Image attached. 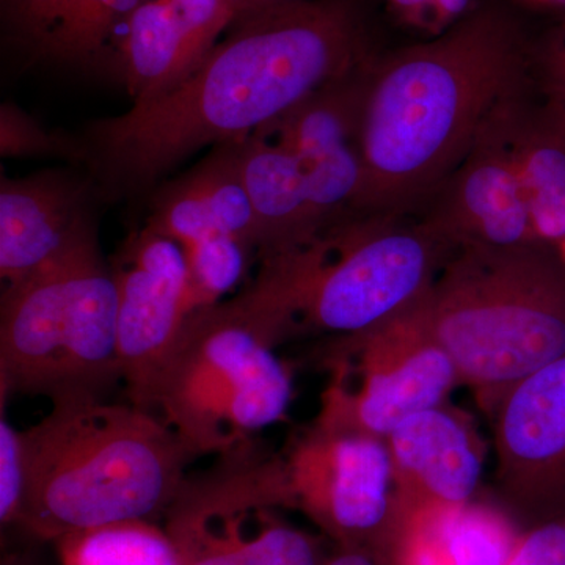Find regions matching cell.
<instances>
[{
  "instance_id": "obj_1",
  "label": "cell",
  "mask_w": 565,
  "mask_h": 565,
  "mask_svg": "<svg viewBox=\"0 0 565 565\" xmlns=\"http://www.w3.org/2000/svg\"><path fill=\"white\" fill-rule=\"evenodd\" d=\"M226 32L178 87L85 128L82 163L99 193L151 195L195 152L262 131L371 57L355 0H289Z\"/></svg>"
},
{
  "instance_id": "obj_2",
  "label": "cell",
  "mask_w": 565,
  "mask_h": 565,
  "mask_svg": "<svg viewBox=\"0 0 565 565\" xmlns=\"http://www.w3.org/2000/svg\"><path fill=\"white\" fill-rule=\"evenodd\" d=\"M525 36L478 9L434 40L371 62L359 151L362 214H418L501 103L527 82Z\"/></svg>"
},
{
  "instance_id": "obj_3",
  "label": "cell",
  "mask_w": 565,
  "mask_h": 565,
  "mask_svg": "<svg viewBox=\"0 0 565 565\" xmlns=\"http://www.w3.org/2000/svg\"><path fill=\"white\" fill-rule=\"evenodd\" d=\"M20 522L39 541L166 515L199 455L145 408L106 399L52 403L21 430Z\"/></svg>"
},
{
  "instance_id": "obj_4",
  "label": "cell",
  "mask_w": 565,
  "mask_h": 565,
  "mask_svg": "<svg viewBox=\"0 0 565 565\" xmlns=\"http://www.w3.org/2000/svg\"><path fill=\"white\" fill-rule=\"evenodd\" d=\"M407 217L352 214L264 259L245 292L278 344L366 332L415 307L457 247L423 217Z\"/></svg>"
},
{
  "instance_id": "obj_5",
  "label": "cell",
  "mask_w": 565,
  "mask_h": 565,
  "mask_svg": "<svg viewBox=\"0 0 565 565\" xmlns=\"http://www.w3.org/2000/svg\"><path fill=\"white\" fill-rule=\"evenodd\" d=\"M492 412L512 386L565 355V259L553 245H462L414 307Z\"/></svg>"
},
{
  "instance_id": "obj_6",
  "label": "cell",
  "mask_w": 565,
  "mask_h": 565,
  "mask_svg": "<svg viewBox=\"0 0 565 565\" xmlns=\"http://www.w3.org/2000/svg\"><path fill=\"white\" fill-rule=\"evenodd\" d=\"M118 291L98 236L3 285L0 396L104 399L121 382Z\"/></svg>"
},
{
  "instance_id": "obj_7",
  "label": "cell",
  "mask_w": 565,
  "mask_h": 565,
  "mask_svg": "<svg viewBox=\"0 0 565 565\" xmlns=\"http://www.w3.org/2000/svg\"><path fill=\"white\" fill-rule=\"evenodd\" d=\"M243 292L192 311L152 384L148 412L199 456L225 455L285 422L292 377Z\"/></svg>"
},
{
  "instance_id": "obj_8",
  "label": "cell",
  "mask_w": 565,
  "mask_h": 565,
  "mask_svg": "<svg viewBox=\"0 0 565 565\" xmlns=\"http://www.w3.org/2000/svg\"><path fill=\"white\" fill-rule=\"evenodd\" d=\"M192 478L166 512V530L184 565H322L318 542L282 522L288 508L280 456L252 441L218 456Z\"/></svg>"
},
{
  "instance_id": "obj_9",
  "label": "cell",
  "mask_w": 565,
  "mask_h": 565,
  "mask_svg": "<svg viewBox=\"0 0 565 565\" xmlns=\"http://www.w3.org/2000/svg\"><path fill=\"white\" fill-rule=\"evenodd\" d=\"M329 382L315 424L385 438L405 419L444 405L459 374L414 307L366 332L333 338Z\"/></svg>"
},
{
  "instance_id": "obj_10",
  "label": "cell",
  "mask_w": 565,
  "mask_h": 565,
  "mask_svg": "<svg viewBox=\"0 0 565 565\" xmlns=\"http://www.w3.org/2000/svg\"><path fill=\"white\" fill-rule=\"evenodd\" d=\"M288 508L307 515L340 550L379 556L401 522L384 438L311 424L280 455Z\"/></svg>"
},
{
  "instance_id": "obj_11",
  "label": "cell",
  "mask_w": 565,
  "mask_h": 565,
  "mask_svg": "<svg viewBox=\"0 0 565 565\" xmlns=\"http://www.w3.org/2000/svg\"><path fill=\"white\" fill-rule=\"evenodd\" d=\"M110 266L121 382L129 403L148 411L152 384L192 313L188 264L180 244L145 225L126 237Z\"/></svg>"
},
{
  "instance_id": "obj_12",
  "label": "cell",
  "mask_w": 565,
  "mask_h": 565,
  "mask_svg": "<svg viewBox=\"0 0 565 565\" xmlns=\"http://www.w3.org/2000/svg\"><path fill=\"white\" fill-rule=\"evenodd\" d=\"M490 414L504 503L534 525L565 515V355L512 386Z\"/></svg>"
},
{
  "instance_id": "obj_13",
  "label": "cell",
  "mask_w": 565,
  "mask_h": 565,
  "mask_svg": "<svg viewBox=\"0 0 565 565\" xmlns=\"http://www.w3.org/2000/svg\"><path fill=\"white\" fill-rule=\"evenodd\" d=\"M512 95L490 114L463 161L418 212L456 247H514L539 241L509 140Z\"/></svg>"
},
{
  "instance_id": "obj_14",
  "label": "cell",
  "mask_w": 565,
  "mask_h": 565,
  "mask_svg": "<svg viewBox=\"0 0 565 565\" xmlns=\"http://www.w3.org/2000/svg\"><path fill=\"white\" fill-rule=\"evenodd\" d=\"M93 178L46 170L0 181V278L22 280L96 236Z\"/></svg>"
},
{
  "instance_id": "obj_15",
  "label": "cell",
  "mask_w": 565,
  "mask_h": 565,
  "mask_svg": "<svg viewBox=\"0 0 565 565\" xmlns=\"http://www.w3.org/2000/svg\"><path fill=\"white\" fill-rule=\"evenodd\" d=\"M392 455L401 516L473 503L482 452L473 430L444 405L405 419L385 438Z\"/></svg>"
},
{
  "instance_id": "obj_16",
  "label": "cell",
  "mask_w": 565,
  "mask_h": 565,
  "mask_svg": "<svg viewBox=\"0 0 565 565\" xmlns=\"http://www.w3.org/2000/svg\"><path fill=\"white\" fill-rule=\"evenodd\" d=\"M143 0H0L3 36L29 65L98 71Z\"/></svg>"
},
{
  "instance_id": "obj_17",
  "label": "cell",
  "mask_w": 565,
  "mask_h": 565,
  "mask_svg": "<svg viewBox=\"0 0 565 565\" xmlns=\"http://www.w3.org/2000/svg\"><path fill=\"white\" fill-rule=\"evenodd\" d=\"M241 172L259 223L258 258H274L321 234L302 163L277 141L252 134L236 141Z\"/></svg>"
},
{
  "instance_id": "obj_18",
  "label": "cell",
  "mask_w": 565,
  "mask_h": 565,
  "mask_svg": "<svg viewBox=\"0 0 565 565\" xmlns=\"http://www.w3.org/2000/svg\"><path fill=\"white\" fill-rule=\"evenodd\" d=\"M519 539L503 512L470 503L401 516L390 553L394 565H504Z\"/></svg>"
},
{
  "instance_id": "obj_19",
  "label": "cell",
  "mask_w": 565,
  "mask_h": 565,
  "mask_svg": "<svg viewBox=\"0 0 565 565\" xmlns=\"http://www.w3.org/2000/svg\"><path fill=\"white\" fill-rule=\"evenodd\" d=\"M526 84L508 102L509 140L535 237L561 248L565 245V114L546 98L542 104L527 102Z\"/></svg>"
},
{
  "instance_id": "obj_20",
  "label": "cell",
  "mask_w": 565,
  "mask_h": 565,
  "mask_svg": "<svg viewBox=\"0 0 565 565\" xmlns=\"http://www.w3.org/2000/svg\"><path fill=\"white\" fill-rule=\"evenodd\" d=\"M373 58L323 85L258 134L291 151L303 169L360 156V122Z\"/></svg>"
},
{
  "instance_id": "obj_21",
  "label": "cell",
  "mask_w": 565,
  "mask_h": 565,
  "mask_svg": "<svg viewBox=\"0 0 565 565\" xmlns=\"http://www.w3.org/2000/svg\"><path fill=\"white\" fill-rule=\"evenodd\" d=\"M184 54V28L170 0H143L129 18L117 50V68L132 104L177 87Z\"/></svg>"
},
{
  "instance_id": "obj_22",
  "label": "cell",
  "mask_w": 565,
  "mask_h": 565,
  "mask_svg": "<svg viewBox=\"0 0 565 565\" xmlns=\"http://www.w3.org/2000/svg\"><path fill=\"white\" fill-rule=\"evenodd\" d=\"M52 545L58 565H184L166 527L151 520L74 531Z\"/></svg>"
},
{
  "instance_id": "obj_23",
  "label": "cell",
  "mask_w": 565,
  "mask_h": 565,
  "mask_svg": "<svg viewBox=\"0 0 565 565\" xmlns=\"http://www.w3.org/2000/svg\"><path fill=\"white\" fill-rule=\"evenodd\" d=\"M185 177L206 200L218 228L258 255L262 234L241 172L236 141L212 148Z\"/></svg>"
},
{
  "instance_id": "obj_24",
  "label": "cell",
  "mask_w": 565,
  "mask_h": 565,
  "mask_svg": "<svg viewBox=\"0 0 565 565\" xmlns=\"http://www.w3.org/2000/svg\"><path fill=\"white\" fill-rule=\"evenodd\" d=\"M181 248L188 264L192 311L223 302V297L243 281L252 255H256L225 233L211 234Z\"/></svg>"
},
{
  "instance_id": "obj_25",
  "label": "cell",
  "mask_w": 565,
  "mask_h": 565,
  "mask_svg": "<svg viewBox=\"0 0 565 565\" xmlns=\"http://www.w3.org/2000/svg\"><path fill=\"white\" fill-rule=\"evenodd\" d=\"M150 200L151 214L147 225L181 247L211 234L223 233L206 200L193 188L185 173L154 189Z\"/></svg>"
},
{
  "instance_id": "obj_26",
  "label": "cell",
  "mask_w": 565,
  "mask_h": 565,
  "mask_svg": "<svg viewBox=\"0 0 565 565\" xmlns=\"http://www.w3.org/2000/svg\"><path fill=\"white\" fill-rule=\"evenodd\" d=\"M0 154L11 156H54L82 163L84 151L79 139L47 131L28 111L11 103L0 107Z\"/></svg>"
},
{
  "instance_id": "obj_27",
  "label": "cell",
  "mask_w": 565,
  "mask_h": 565,
  "mask_svg": "<svg viewBox=\"0 0 565 565\" xmlns=\"http://www.w3.org/2000/svg\"><path fill=\"white\" fill-rule=\"evenodd\" d=\"M170 3L177 10L185 32L182 82L188 79L217 46L218 36L232 28L237 11L230 0H170Z\"/></svg>"
},
{
  "instance_id": "obj_28",
  "label": "cell",
  "mask_w": 565,
  "mask_h": 565,
  "mask_svg": "<svg viewBox=\"0 0 565 565\" xmlns=\"http://www.w3.org/2000/svg\"><path fill=\"white\" fill-rule=\"evenodd\" d=\"M24 449L21 430L0 415V523L17 526L24 498Z\"/></svg>"
},
{
  "instance_id": "obj_29",
  "label": "cell",
  "mask_w": 565,
  "mask_h": 565,
  "mask_svg": "<svg viewBox=\"0 0 565 565\" xmlns=\"http://www.w3.org/2000/svg\"><path fill=\"white\" fill-rule=\"evenodd\" d=\"M504 565H565V515L535 523L520 535Z\"/></svg>"
},
{
  "instance_id": "obj_30",
  "label": "cell",
  "mask_w": 565,
  "mask_h": 565,
  "mask_svg": "<svg viewBox=\"0 0 565 565\" xmlns=\"http://www.w3.org/2000/svg\"><path fill=\"white\" fill-rule=\"evenodd\" d=\"M397 17L415 28L440 35L473 13L475 0H386Z\"/></svg>"
},
{
  "instance_id": "obj_31",
  "label": "cell",
  "mask_w": 565,
  "mask_h": 565,
  "mask_svg": "<svg viewBox=\"0 0 565 565\" xmlns=\"http://www.w3.org/2000/svg\"><path fill=\"white\" fill-rule=\"evenodd\" d=\"M541 66L542 92L565 114V43L556 40L546 44L537 58Z\"/></svg>"
},
{
  "instance_id": "obj_32",
  "label": "cell",
  "mask_w": 565,
  "mask_h": 565,
  "mask_svg": "<svg viewBox=\"0 0 565 565\" xmlns=\"http://www.w3.org/2000/svg\"><path fill=\"white\" fill-rule=\"evenodd\" d=\"M234 9L237 11V17L247 11L264 9V7L278 6V3L289 2V0H230Z\"/></svg>"
},
{
  "instance_id": "obj_33",
  "label": "cell",
  "mask_w": 565,
  "mask_h": 565,
  "mask_svg": "<svg viewBox=\"0 0 565 565\" xmlns=\"http://www.w3.org/2000/svg\"><path fill=\"white\" fill-rule=\"evenodd\" d=\"M2 565H31L29 561L22 559L20 555L3 556Z\"/></svg>"
},
{
  "instance_id": "obj_34",
  "label": "cell",
  "mask_w": 565,
  "mask_h": 565,
  "mask_svg": "<svg viewBox=\"0 0 565 565\" xmlns=\"http://www.w3.org/2000/svg\"><path fill=\"white\" fill-rule=\"evenodd\" d=\"M541 2H548V3H565V0H541Z\"/></svg>"
}]
</instances>
